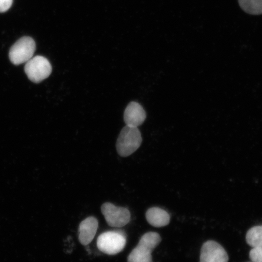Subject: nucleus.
I'll use <instances>...</instances> for the list:
<instances>
[{"label": "nucleus", "instance_id": "obj_1", "mask_svg": "<svg viewBox=\"0 0 262 262\" xmlns=\"http://www.w3.org/2000/svg\"><path fill=\"white\" fill-rule=\"evenodd\" d=\"M161 241V237L157 232H147L140 238L138 245L131 251L127 262H153L152 252Z\"/></svg>", "mask_w": 262, "mask_h": 262}, {"label": "nucleus", "instance_id": "obj_2", "mask_svg": "<svg viewBox=\"0 0 262 262\" xmlns=\"http://www.w3.org/2000/svg\"><path fill=\"white\" fill-rule=\"evenodd\" d=\"M142 143V135L138 127L126 125L121 130L117 139V152L120 156L128 157L139 148Z\"/></svg>", "mask_w": 262, "mask_h": 262}, {"label": "nucleus", "instance_id": "obj_3", "mask_svg": "<svg viewBox=\"0 0 262 262\" xmlns=\"http://www.w3.org/2000/svg\"><path fill=\"white\" fill-rule=\"evenodd\" d=\"M126 244V235L123 231H110L98 236V250L107 255H116L123 250Z\"/></svg>", "mask_w": 262, "mask_h": 262}, {"label": "nucleus", "instance_id": "obj_4", "mask_svg": "<svg viewBox=\"0 0 262 262\" xmlns=\"http://www.w3.org/2000/svg\"><path fill=\"white\" fill-rule=\"evenodd\" d=\"M35 49V41L31 37H23L10 49V60L15 65L26 63L34 56Z\"/></svg>", "mask_w": 262, "mask_h": 262}, {"label": "nucleus", "instance_id": "obj_5", "mask_svg": "<svg viewBox=\"0 0 262 262\" xmlns=\"http://www.w3.org/2000/svg\"><path fill=\"white\" fill-rule=\"evenodd\" d=\"M52 70L50 62L42 56L33 57L26 62L25 67V71L29 79L36 83L47 79Z\"/></svg>", "mask_w": 262, "mask_h": 262}, {"label": "nucleus", "instance_id": "obj_6", "mask_svg": "<svg viewBox=\"0 0 262 262\" xmlns=\"http://www.w3.org/2000/svg\"><path fill=\"white\" fill-rule=\"evenodd\" d=\"M101 210L107 225L111 227L122 228L130 221V211L126 208L106 202L101 206Z\"/></svg>", "mask_w": 262, "mask_h": 262}, {"label": "nucleus", "instance_id": "obj_7", "mask_svg": "<svg viewBox=\"0 0 262 262\" xmlns=\"http://www.w3.org/2000/svg\"><path fill=\"white\" fill-rule=\"evenodd\" d=\"M227 251L217 242L209 241L203 245L200 262H228Z\"/></svg>", "mask_w": 262, "mask_h": 262}, {"label": "nucleus", "instance_id": "obj_8", "mask_svg": "<svg viewBox=\"0 0 262 262\" xmlns=\"http://www.w3.org/2000/svg\"><path fill=\"white\" fill-rule=\"evenodd\" d=\"M146 118L145 111L139 103H130L124 111V120L127 126L138 127L145 122Z\"/></svg>", "mask_w": 262, "mask_h": 262}, {"label": "nucleus", "instance_id": "obj_9", "mask_svg": "<svg viewBox=\"0 0 262 262\" xmlns=\"http://www.w3.org/2000/svg\"><path fill=\"white\" fill-rule=\"evenodd\" d=\"M98 227L97 219L89 217L80 223L78 229V239L83 245H89L93 241L97 233Z\"/></svg>", "mask_w": 262, "mask_h": 262}, {"label": "nucleus", "instance_id": "obj_10", "mask_svg": "<svg viewBox=\"0 0 262 262\" xmlns=\"http://www.w3.org/2000/svg\"><path fill=\"white\" fill-rule=\"evenodd\" d=\"M146 219L150 225L156 228L165 227L170 222L168 213L158 207L149 208L146 213Z\"/></svg>", "mask_w": 262, "mask_h": 262}, {"label": "nucleus", "instance_id": "obj_11", "mask_svg": "<svg viewBox=\"0 0 262 262\" xmlns=\"http://www.w3.org/2000/svg\"><path fill=\"white\" fill-rule=\"evenodd\" d=\"M242 10L251 15L262 14V0H238Z\"/></svg>", "mask_w": 262, "mask_h": 262}, {"label": "nucleus", "instance_id": "obj_12", "mask_svg": "<svg viewBox=\"0 0 262 262\" xmlns=\"http://www.w3.org/2000/svg\"><path fill=\"white\" fill-rule=\"evenodd\" d=\"M246 239L251 247H262V226L251 228L247 232Z\"/></svg>", "mask_w": 262, "mask_h": 262}, {"label": "nucleus", "instance_id": "obj_13", "mask_svg": "<svg viewBox=\"0 0 262 262\" xmlns=\"http://www.w3.org/2000/svg\"><path fill=\"white\" fill-rule=\"evenodd\" d=\"M250 257L253 262H262V247L253 248L250 251Z\"/></svg>", "mask_w": 262, "mask_h": 262}, {"label": "nucleus", "instance_id": "obj_14", "mask_svg": "<svg viewBox=\"0 0 262 262\" xmlns=\"http://www.w3.org/2000/svg\"><path fill=\"white\" fill-rule=\"evenodd\" d=\"M13 0H0V13L8 11L11 8Z\"/></svg>", "mask_w": 262, "mask_h": 262}]
</instances>
